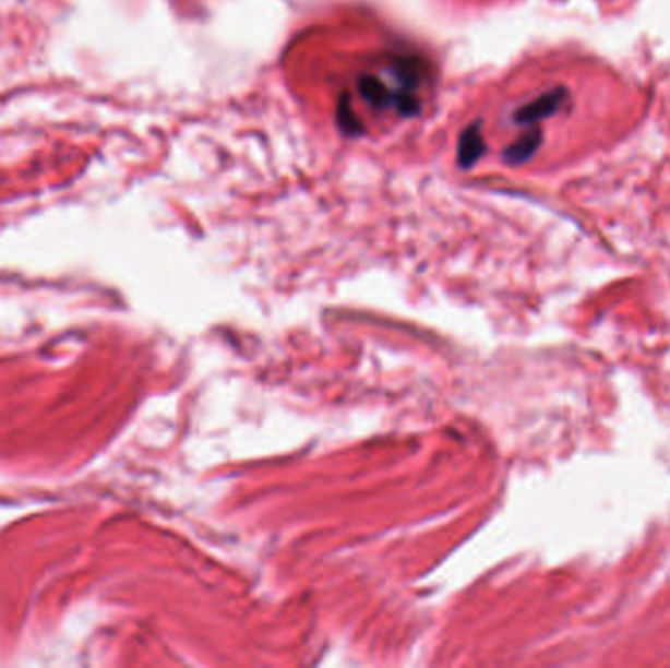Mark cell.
Instances as JSON below:
<instances>
[{
	"label": "cell",
	"instance_id": "1",
	"mask_svg": "<svg viewBox=\"0 0 670 668\" xmlns=\"http://www.w3.org/2000/svg\"><path fill=\"white\" fill-rule=\"evenodd\" d=\"M312 76L320 79L337 130L351 138L412 120L430 105L435 86L430 59L384 36L351 39V48L342 44V49L322 53Z\"/></svg>",
	"mask_w": 670,
	"mask_h": 668
}]
</instances>
